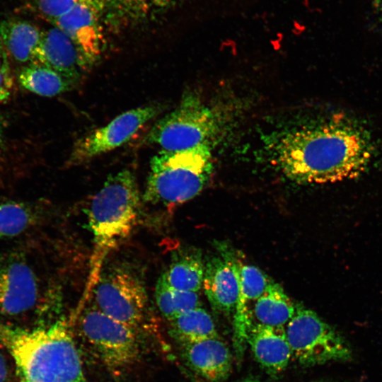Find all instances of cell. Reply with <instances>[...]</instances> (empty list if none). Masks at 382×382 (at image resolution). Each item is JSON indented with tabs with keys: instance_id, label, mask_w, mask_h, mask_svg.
Wrapping results in <instances>:
<instances>
[{
	"instance_id": "cell-1",
	"label": "cell",
	"mask_w": 382,
	"mask_h": 382,
	"mask_svg": "<svg viewBox=\"0 0 382 382\" xmlns=\"http://www.w3.org/2000/svg\"><path fill=\"white\" fill-rule=\"evenodd\" d=\"M276 166L297 184H326L352 179L373 156L369 133L342 113L293 129L276 141Z\"/></svg>"
},
{
	"instance_id": "cell-2",
	"label": "cell",
	"mask_w": 382,
	"mask_h": 382,
	"mask_svg": "<svg viewBox=\"0 0 382 382\" xmlns=\"http://www.w3.org/2000/svg\"><path fill=\"white\" fill-rule=\"evenodd\" d=\"M0 344L21 382H88L68 321L28 328L0 323Z\"/></svg>"
},
{
	"instance_id": "cell-3",
	"label": "cell",
	"mask_w": 382,
	"mask_h": 382,
	"mask_svg": "<svg viewBox=\"0 0 382 382\" xmlns=\"http://www.w3.org/2000/svg\"><path fill=\"white\" fill-rule=\"evenodd\" d=\"M61 294L34 258L24 250L0 256V315L31 323V328L61 319Z\"/></svg>"
},
{
	"instance_id": "cell-4",
	"label": "cell",
	"mask_w": 382,
	"mask_h": 382,
	"mask_svg": "<svg viewBox=\"0 0 382 382\" xmlns=\"http://www.w3.org/2000/svg\"><path fill=\"white\" fill-rule=\"evenodd\" d=\"M140 201L137 178L129 169L110 175L93 197L88 224L95 248L87 294L98 279L106 254L133 230L139 214Z\"/></svg>"
},
{
	"instance_id": "cell-5",
	"label": "cell",
	"mask_w": 382,
	"mask_h": 382,
	"mask_svg": "<svg viewBox=\"0 0 382 382\" xmlns=\"http://www.w3.org/2000/svg\"><path fill=\"white\" fill-rule=\"evenodd\" d=\"M214 169L209 145L180 151L161 150L151 160L142 199L166 207L183 204L202 192L210 182Z\"/></svg>"
},
{
	"instance_id": "cell-6",
	"label": "cell",
	"mask_w": 382,
	"mask_h": 382,
	"mask_svg": "<svg viewBox=\"0 0 382 382\" xmlns=\"http://www.w3.org/2000/svg\"><path fill=\"white\" fill-rule=\"evenodd\" d=\"M68 323L76 343L112 374L121 375L139 361V332L107 316L88 301L79 304Z\"/></svg>"
},
{
	"instance_id": "cell-7",
	"label": "cell",
	"mask_w": 382,
	"mask_h": 382,
	"mask_svg": "<svg viewBox=\"0 0 382 382\" xmlns=\"http://www.w3.org/2000/svg\"><path fill=\"white\" fill-rule=\"evenodd\" d=\"M223 115L194 93L184 96L172 112L158 120L145 137L163 151H180L209 145L222 133Z\"/></svg>"
},
{
	"instance_id": "cell-8",
	"label": "cell",
	"mask_w": 382,
	"mask_h": 382,
	"mask_svg": "<svg viewBox=\"0 0 382 382\" xmlns=\"http://www.w3.org/2000/svg\"><path fill=\"white\" fill-rule=\"evenodd\" d=\"M93 290V304L98 309L139 332L144 328L148 296L142 277L133 267L118 263L102 267Z\"/></svg>"
},
{
	"instance_id": "cell-9",
	"label": "cell",
	"mask_w": 382,
	"mask_h": 382,
	"mask_svg": "<svg viewBox=\"0 0 382 382\" xmlns=\"http://www.w3.org/2000/svg\"><path fill=\"white\" fill-rule=\"evenodd\" d=\"M284 330L292 357L303 365L343 361L351 356L343 337L310 309L296 306Z\"/></svg>"
},
{
	"instance_id": "cell-10",
	"label": "cell",
	"mask_w": 382,
	"mask_h": 382,
	"mask_svg": "<svg viewBox=\"0 0 382 382\" xmlns=\"http://www.w3.org/2000/svg\"><path fill=\"white\" fill-rule=\"evenodd\" d=\"M161 104L153 103L126 111L74 144L66 161L69 166L89 161L128 141L149 120L160 114Z\"/></svg>"
},
{
	"instance_id": "cell-11",
	"label": "cell",
	"mask_w": 382,
	"mask_h": 382,
	"mask_svg": "<svg viewBox=\"0 0 382 382\" xmlns=\"http://www.w3.org/2000/svg\"><path fill=\"white\" fill-rule=\"evenodd\" d=\"M104 12L102 0H79L52 23L74 42L85 69L92 66L102 54Z\"/></svg>"
},
{
	"instance_id": "cell-12",
	"label": "cell",
	"mask_w": 382,
	"mask_h": 382,
	"mask_svg": "<svg viewBox=\"0 0 382 382\" xmlns=\"http://www.w3.org/2000/svg\"><path fill=\"white\" fill-rule=\"evenodd\" d=\"M202 287L212 308L230 314L238 301L239 260L228 250L210 258L204 265Z\"/></svg>"
},
{
	"instance_id": "cell-13",
	"label": "cell",
	"mask_w": 382,
	"mask_h": 382,
	"mask_svg": "<svg viewBox=\"0 0 382 382\" xmlns=\"http://www.w3.org/2000/svg\"><path fill=\"white\" fill-rule=\"evenodd\" d=\"M178 342L184 364L195 376L207 382H221L229 376L232 354L219 336Z\"/></svg>"
},
{
	"instance_id": "cell-14",
	"label": "cell",
	"mask_w": 382,
	"mask_h": 382,
	"mask_svg": "<svg viewBox=\"0 0 382 382\" xmlns=\"http://www.w3.org/2000/svg\"><path fill=\"white\" fill-rule=\"evenodd\" d=\"M32 63L54 70L73 85L85 69L74 42L56 27L43 32Z\"/></svg>"
},
{
	"instance_id": "cell-15",
	"label": "cell",
	"mask_w": 382,
	"mask_h": 382,
	"mask_svg": "<svg viewBox=\"0 0 382 382\" xmlns=\"http://www.w3.org/2000/svg\"><path fill=\"white\" fill-rule=\"evenodd\" d=\"M240 287L234 310V340L239 352L243 349L251 327L250 312L254 302L262 295L272 282L254 265L239 261Z\"/></svg>"
},
{
	"instance_id": "cell-16",
	"label": "cell",
	"mask_w": 382,
	"mask_h": 382,
	"mask_svg": "<svg viewBox=\"0 0 382 382\" xmlns=\"http://www.w3.org/2000/svg\"><path fill=\"white\" fill-rule=\"evenodd\" d=\"M246 342L257 362L271 374L285 369L292 358L284 327L252 325Z\"/></svg>"
},
{
	"instance_id": "cell-17",
	"label": "cell",
	"mask_w": 382,
	"mask_h": 382,
	"mask_svg": "<svg viewBox=\"0 0 382 382\" xmlns=\"http://www.w3.org/2000/svg\"><path fill=\"white\" fill-rule=\"evenodd\" d=\"M48 210L43 203L0 200V239L23 235L43 224Z\"/></svg>"
},
{
	"instance_id": "cell-18",
	"label": "cell",
	"mask_w": 382,
	"mask_h": 382,
	"mask_svg": "<svg viewBox=\"0 0 382 382\" xmlns=\"http://www.w3.org/2000/svg\"><path fill=\"white\" fill-rule=\"evenodd\" d=\"M296 306L283 288L272 281L252 306L251 326L285 327L294 316Z\"/></svg>"
},
{
	"instance_id": "cell-19",
	"label": "cell",
	"mask_w": 382,
	"mask_h": 382,
	"mask_svg": "<svg viewBox=\"0 0 382 382\" xmlns=\"http://www.w3.org/2000/svg\"><path fill=\"white\" fill-rule=\"evenodd\" d=\"M42 31L23 21L8 20L0 25V40L10 55L16 61L31 64Z\"/></svg>"
},
{
	"instance_id": "cell-20",
	"label": "cell",
	"mask_w": 382,
	"mask_h": 382,
	"mask_svg": "<svg viewBox=\"0 0 382 382\" xmlns=\"http://www.w3.org/2000/svg\"><path fill=\"white\" fill-rule=\"evenodd\" d=\"M204 265L199 253L184 252L172 259L160 278L174 289L198 292L202 287Z\"/></svg>"
},
{
	"instance_id": "cell-21",
	"label": "cell",
	"mask_w": 382,
	"mask_h": 382,
	"mask_svg": "<svg viewBox=\"0 0 382 382\" xmlns=\"http://www.w3.org/2000/svg\"><path fill=\"white\" fill-rule=\"evenodd\" d=\"M18 79L25 89L44 97H52L66 92L74 86L54 70L33 63L23 68Z\"/></svg>"
},
{
	"instance_id": "cell-22",
	"label": "cell",
	"mask_w": 382,
	"mask_h": 382,
	"mask_svg": "<svg viewBox=\"0 0 382 382\" xmlns=\"http://www.w3.org/2000/svg\"><path fill=\"white\" fill-rule=\"evenodd\" d=\"M170 330L178 342L198 341L217 337L210 314L201 306L187 311L169 320Z\"/></svg>"
},
{
	"instance_id": "cell-23",
	"label": "cell",
	"mask_w": 382,
	"mask_h": 382,
	"mask_svg": "<svg viewBox=\"0 0 382 382\" xmlns=\"http://www.w3.org/2000/svg\"><path fill=\"white\" fill-rule=\"evenodd\" d=\"M155 299L160 313L168 321L187 311L201 306L198 292L174 289L160 277L156 284Z\"/></svg>"
},
{
	"instance_id": "cell-24",
	"label": "cell",
	"mask_w": 382,
	"mask_h": 382,
	"mask_svg": "<svg viewBox=\"0 0 382 382\" xmlns=\"http://www.w3.org/2000/svg\"><path fill=\"white\" fill-rule=\"evenodd\" d=\"M179 0H102L113 17L125 21L150 18L170 7Z\"/></svg>"
},
{
	"instance_id": "cell-25",
	"label": "cell",
	"mask_w": 382,
	"mask_h": 382,
	"mask_svg": "<svg viewBox=\"0 0 382 382\" xmlns=\"http://www.w3.org/2000/svg\"><path fill=\"white\" fill-rule=\"evenodd\" d=\"M79 0H36L39 13L50 23L65 14Z\"/></svg>"
},
{
	"instance_id": "cell-26",
	"label": "cell",
	"mask_w": 382,
	"mask_h": 382,
	"mask_svg": "<svg viewBox=\"0 0 382 382\" xmlns=\"http://www.w3.org/2000/svg\"><path fill=\"white\" fill-rule=\"evenodd\" d=\"M14 91V82L6 64H0V103H8Z\"/></svg>"
},
{
	"instance_id": "cell-27",
	"label": "cell",
	"mask_w": 382,
	"mask_h": 382,
	"mask_svg": "<svg viewBox=\"0 0 382 382\" xmlns=\"http://www.w3.org/2000/svg\"><path fill=\"white\" fill-rule=\"evenodd\" d=\"M17 376L15 366L0 349V382H15Z\"/></svg>"
},
{
	"instance_id": "cell-28",
	"label": "cell",
	"mask_w": 382,
	"mask_h": 382,
	"mask_svg": "<svg viewBox=\"0 0 382 382\" xmlns=\"http://www.w3.org/2000/svg\"><path fill=\"white\" fill-rule=\"evenodd\" d=\"M374 4L378 15L382 19V0H374Z\"/></svg>"
},
{
	"instance_id": "cell-29",
	"label": "cell",
	"mask_w": 382,
	"mask_h": 382,
	"mask_svg": "<svg viewBox=\"0 0 382 382\" xmlns=\"http://www.w3.org/2000/svg\"><path fill=\"white\" fill-rule=\"evenodd\" d=\"M4 141V126L2 122L0 121V150L3 145Z\"/></svg>"
}]
</instances>
